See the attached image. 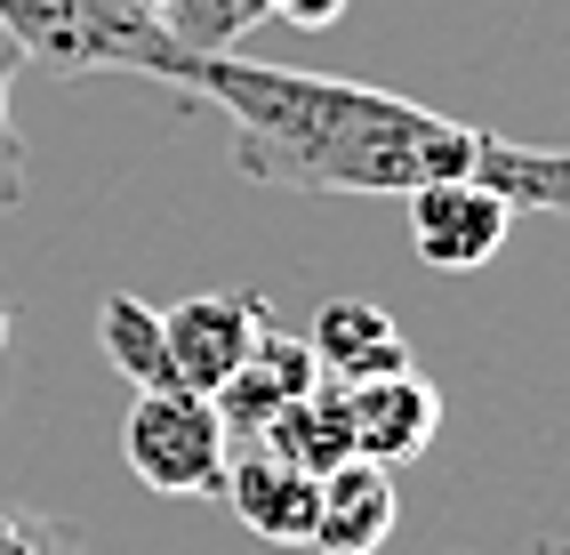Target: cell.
Segmentation results:
<instances>
[{"label":"cell","mask_w":570,"mask_h":555,"mask_svg":"<svg viewBox=\"0 0 570 555\" xmlns=\"http://www.w3.org/2000/svg\"><path fill=\"white\" fill-rule=\"evenodd\" d=\"M97 347L105 362L121 370L129 387H169V354H161V314L129 299V290H112V299L97 306Z\"/></svg>","instance_id":"cell-12"},{"label":"cell","mask_w":570,"mask_h":555,"mask_svg":"<svg viewBox=\"0 0 570 555\" xmlns=\"http://www.w3.org/2000/svg\"><path fill=\"white\" fill-rule=\"evenodd\" d=\"M145 9H154V17H161V0H145Z\"/></svg>","instance_id":"cell-19"},{"label":"cell","mask_w":570,"mask_h":555,"mask_svg":"<svg viewBox=\"0 0 570 555\" xmlns=\"http://www.w3.org/2000/svg\"><path fill=\"white\" fill-rule=\"evenodd\" d=\"M530 555H570V539H539V547H530Z\"/></svg>","instance_id":"cell-17"},{"label":"cell","mask_w":570,"mask_h":555,"mask_svg":"<svg viewBox=\"0 0 570 555\" xmlns=\"http://www.w3.org/2000/svg\"><path fill=\"white\" fill-rule=\"evenodd\" d=\"M346 419H354V459H377V467H402L434 442L442 427V395L426 370H386V379H362L346 387Z\"/></svg>","instance_id":"cell-7"},{"label":"cell","mask_w":570,"mask_h":555,"mask_svg":"<svg viewBox=\"0 0 570 555\" xmlns=\"http://www.w3.org/2000/svg\"><path fill=\"white\" fill-rule=\"evenodd\" d=\"M0 555H89L81 532L41 507H0Z\"/></svg>","instance_id":"cell-14"},{"label":"cell","mask_w":570,"mask_h":555,"mask_svg":"<svg viewBox=\"0 0 570 555\" xmlns=\"http://www.w3.org/2000/svg\"><path fill=\"white\" fill-rule=\"evenodd\" d=\"M394 467H377V459H346V467H330L314 475V555H377L394 539Z\"/></svg>","instance_id":"cell-8"},{"label":"cell","mask_w":570,"mask_h":555,"mask_svg":"<svg viewBox=\"0 0 570 555\" xmlns=\"http://www.w3.org/2000/svg\"><path fill=\"white\" fill-rule=\"evenodd\" d=\"M265 451L289 459L297 475H330V467H346L354 459V419H346V387L337 379H314L306 395L289 402V411L265 419Z\"/></svg>","instance_id":"cell-11"},{"label":"cell","mask_w":570,"mask_h":555,"mask_svg":"<svg viewBox=\"0 0 570 555\" xmlns=\"http://www.w3.org/2000/svg\"><path fill=\"white\" fill-rule=\"evenodd\" d=\"M0 354H9V299H0Z\"/></svg>","instance_id":"cell-18"},{"label":"cell","mask_w":570,"mask_h":555,"mask_svg":"<svg viewBox=\"0 0 570 555\" xmlns=\"http://www.w3.org/2000/svg\"><path fill=\"white\" fill-rule=\"evenodd\" d=\"M402 202H410V242H417V257H426L434 274L490 266L499 242H507V226H514V210L490 194V185H474V177L417 185V194H402Z\"/></svg>","instance_id":"cell-5"},{"label":"cell","mask_w":570,"mask_h":555,"mask_svg":"<svg viewBox=\"0 0 570 555\" xmlns=\"http://www.w3.org/2000/svg\"><path fill=\"white\" fill-rule=\"evenodd\" d=\"M306 347H314V370L337 387H362V379H386V370H410V339L402 322L377 306V299H330L314 322H306Z\"/></svg>","instance_id":"cell-10"},{"label":"cell","mask_w":570,"mask_h":555,"mask_svg":"<svg viewBox=\"0 0 570 555\" xmlns=\"http://www.w3.org/2000/svg\"><path fill=\"white\" fill-rule=\"evenodd\" d=\"M337 9H346V0H274V17H282V25H306V32L337 25Z\"/></svg>","instance_id":"cell-16"},{"label":"cell","mask_w":570,"mask_h":555,"mask_svg":"<svg viewBox=\"0 0 570 555\" xmlns=\"http://www.w3.org/2000/svg\"><path fill=\"white\" fill-rule=\"evenodd\" d=\"M17 41L0 32V210L24 202V145H17V121H9V89H17Z\"/></svg>","instance_id":"cell-15"},{"label":"cell","mask_w":570,"mask_h":555,"mask_svg":"<svg viewBox=\"0 0 570 555\" xmlns=\"http://www.w3.org/2000/svg\"><path fill=\"white\" fill-rule=\"evenodd\" d=\"M217 499L234 507L257 539H274V547H306L314 539V475H297L289 459L265 451V442H234Z\"/></svg>","instance_id":"cell-9"},{"label":"cell","mask_w":570,"mask_h":555,"mask_svg":"<svg viewBox=\"0 0 570 555\" xmlns=\"http://www.w3.org/2000/svg\"><path fill=\"white\" fill-rule=\"evenodd\" d=\"M177 97L225 121V154L249 185L282 194H417L442 177H474L490 137L394 89L257 65L234 49L194 57Z\"/></svg>","instance_id":"cell-1"},{"label":"cell","mask_w":570,"mask_h":555,"mask_svg":"<svg viewBox=\"0 0 570 555\" xmlns=\"http://www.w3.org/2000/svg\"><path fill=\"white\" fill-rule=\"evenodd\" d=\"M121 459L145 491L161 499H217L225 491V459H234V435H225L209 395L185 387H137L129 419H121Z\"/></svg>","instance_id":"cell-3"},{"label":"cell","mask_w":570,"mask_h":555,"mask_svg":"<svg viewBox=\"0 0 570 555\" xmlns=\"http://www.w3.org/2000/svg\"><path fill=\"white\" fill-rule=\"evenodd\" d=\"M274 17V0H161V25H169V41L177 49H194V57H217V49H234L249 25Z\"/></svg>","instance_id":"cell-13"},{"label":"cell","mask_w":570,"mask_h":555,"mask_svg":"<svg viewBox=\"0 0 570 555\" xmlns=\"http://www.w3.org/2000/svg\"><path fill=\"white\" fill-rule=\"evenodd\" d=\"M0 32L24 65L81 81V72H145V81L185 89L194 49L169 41V25L145 0H0Z\"/></svg>","instance_id":"cell-2"},{"label":"cell","mask_w":570,"mask_h":555,"mask_svg":"<svg viewBox=\"0 0 570 555\" xmlns=\"http://www.w3.org/2000/svg\"><path fill=\"white\" fill-rule=\"evenodd\" d=\"M314 379H322V370H314L306 330L265 322L257 339H249V354H242L234 370H225V387H217L209 402H217V419H225V435H234V442H257V435H265V419L289 411V402L306 395Z\"/></svg>","instance_id":"cell-6"},{"label":"cell","mask_w":570,"mask_h":555,"mask_svg":"<svg viewBox=\"0 0 570 555\" xmlns=\"http://www.w3.org/2000/svg\"><path fill=\"white\" fill-rule=\"evenodd\" d=\"M274 322L265 290H202V299H177L161 314V354H169V387L185 395H217L225 370L249 354V339Z\"/></svg>","instance_id":"cell-4"}]
</instances>
